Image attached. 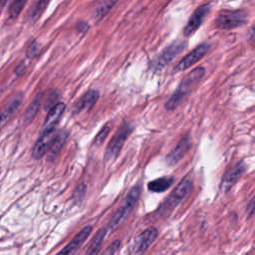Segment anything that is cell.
I'll list each match as a JSON object with an SVG mask.
<instances>
[{
    "instance_id": "obj_22",
    "label": "cell",
    "mask_w": 255,
    "mask_h": 255,
    "mask_svg": "<svg viewBox=\"0 0 255 255\" xmlns=\"http://www.w3.org/2000/svg\"><path fill=\"white\" fill-rule=\"evenodd\" d=\"M41 95H38L34 101L30 104V106L28 107V109L26 110L25 114H24V120L26 123H30L34 117L36 116V114L38 113L39 111V108H40V105H41Z\"/></svg>"
},
{
    "instance_id": "obj_27",
    "label": "cell",
    "mask_w": 255,
    "mask_h": 255,
    "mask_svg": "<svg viewBox=\"0 0 255 255\" xmlns=\"http://www.w3.org/2000/svg\"><path fill=\"white\" fill-rule=\"evenodd\" d=\"M38 51H39V46L37 45V43H32L31 45H30V47L28 48V50H27V55H28V57H34L37 53H38Z\"/></svg>"
},
{
    "instance_id": "obj_15",
    "label": "cell",
    "mask_w": 255,
    "mask_h": 255,
    "mask_svg": "<svg viewBox=\"0 0 255 255\" xmlns=\"http://www.w3.org/2000/svg\"><path fill=\"white\" fill-rule=\"evenodd\" d=\"M190 147V140L188 136H184L181 140L176 144V146L166 155V162L170 165L178 162L183 155L187 152Z\"/></svg>"
},
{
    "instance_id": "obj_3",
    "label": "cell",
    "mask_w": 255,
    "mask_h": 255,
    "mask_svg": "<svg viewBox=\"0 0 255 255\" xmlns=\"http://www.w3.org/2000/svg\"><path fill=\"white\" fill-rule=\"evenodd\" d=\"M140 194V187L139 186H133L127 194L125 199L123 200L120 207L116 210L114 215L111 218V221L109 222L108 228L112 231L116 230L118 227H120L128 218L133 207L135 206V203L139 197Z\"/></svg>"
},
{
    "instance_id": "obj_18",
    "label": "cell",
    "mask_w": 255,
    "mask_h": 255,
    "mask_svg": "<svg viewBox=\"0 0 255 255\" xmlns=\"http://www.w3.org/2000/svg\"><path fill=\"white\" fill-rule=\"evenodd\" d=\"M67 135H68L67 132L64 131V130H62V131H60L59 133L56 134L50 148L48 149V151H49V156L48 157H49L50 160H54L56 158V156L60 152L62 146L64 145V143L67 139Z\"/></svg>"
},
{
    "instance_id": "obj_6",
    "label": "cell",
    "mask_w": 255,
    "mask_h": 255,
    "mask_svg": "<svg viewBox=\"0 0 255 255\" xmlns=\"http://www.w3.org/2000/svg\"><path fill=\"white\" fill-rule=\"evenodd\" d=\"M186 43L183 41H175L165 47L162 52L156 57L153 62V67L156 70H161L166 67L177 55H179L185 48Z\"/></svg>"
},
{
    "instance_id": "obj_12",
    "label": "cell",
    "mask_w": 255,
    "mask_h": 255,
    "mask_svg": "<svg viewBox=\"0 0 255 255\" xmlns=\"http://www.w3.org/2000/svg\"><path fill=\"white\" fill-rule=\"evenodd\" d=\"M23 100L22 94H17L4 106V108L0 111V129L7 124V122L12 118V116L16 113L18 108L21 106Z\"/></svg>"
},
{
    "instance_id": "obj_10",
    "label": "cell",
    "mask_w": 255,
    "mask_h": 255,
    "mask_svg": "<svg viewBox=\"0 0 255 255\" xmlns=\"http://www.w3.org/2000/svg\"><path fill=\"white\" fill-rule=\"evenodd\" d=\"M56 134L57 132L55 129L49 131H42L39 139L35 143L32 150V155L34 158H41L48 151Z\"/></svg>"
},
{
    "instance_id": "obj_21",
    "label": "cell",
    "mask_w": 255,
    "mask_h": 255,
    "mask_svg": "<svg viewBox=\"0 0 255 255\" xmlns=\"http://www.w3.org/2000/svg\"><path fill=\"white\" fill-rule=\"evenodd\" d=\"M50 0H36L34 5L32 6L30 12H29V19L31 22H35L39 19V17L42 15V13L45 11L46 7L48 6Z\"/></svg>"
},
{
    "instance_id": "obj_19",
    "label": "cell",
    "mask_w": 255,
    "mask_h": 255,
    "mask_svg": "<svg viewBox=\"0 0 255 255\" xmlns=\"http://www.w3.org/2000/svg\"><path fill=\"white\" fill-rule=\"evenodd\" d=\"M105 234H106V229L102 228L100 229L96 235L93 237L92 241L90 242V245L85 253V255H98L101 246H102V242L105 238Z\"/></svg>"
},
{
    "instance_id": "obj_7",
    "label": "cell",
    "mask_w": 255,
    "mask_h": 255,
    "mask_svg": "<svg viewBox=\"0 0 255 255\" xmlns=\"http://www.w3.org/2000/svg\"><path fill=\"white\" fill-rule=\"evenodd\" d=\"M209 51V45L206 43H202L198 45L196 48H194L190 53H188L185 57H183L177 65L174 67L175 72H181L185 71L188 68L192 67L194 64H196L199 60H201L205 54Z\"/></svg>"
},
{
    "instance_id": "obj_14",
    "label": "cell",
    "mask_w": 255,
    "mask_h": 255,
    "mask_svg": "<svg viewBox=\"0 0 255 255\" xmlns=\"http://www.w3.org/2000/svg\"><path fill=\"white\" fill-rule=\"evenodd\" d=\"M65 109H66V105L64 103H58V104L54 105L50 109V111L47 115L42 131H49V130L55 129V127L59 123Z\"/></svg>"
},
{
    "instance_id": "obj_20",
    "label": "cell",
    "mask_w": 255,
    "mask_h": 255,
    "mask_svg": "<svg viewBox=\"0 0 255 255\" xmlns=\"http://www.w3.org/2000/svg\"><path fill=\"white\" fill-rule=\"evenodd\" d=\"M172 177H160L156 178L148 183V189L153 192H162L165 191L168 187H170L173 183Z\"/></svg>"
},
{
    "instance_id": "obj_25",
    "label": "cell",
    "mask_w": 255,
    "mask_h": 255,
    "mask_svg": "<svg viewBox=\"0 0 255 255\" xmlns=\"http://www.w3.org/2000/svg\"><path fill=\"white\" fill-rule=\"evenodd\" d=\"M86 194V185L85 184H80L78 185V187L75 189L74 193H73V200H75V202H81L82 199L84 198Z\"/></svg>"
},
{
    "instance_id": "obj_9",
    "label": "cell",
    "mask_w": 255,
    "mask_h": 255,
    "mask_svg": "<svg viewBox=\"0 0 255 255\" xmlns=\"http://www.w3.org/2000/svg\"><path fill=\"white\" fill-rule=\"evenodd\" d=\"M92 233V226H85L57 255H74Z\"/></svg>"
},
{
    "instance_id": "obj_13",
    "label": "cell",
    "mask_w": 255,
    "mask_h": 255,
    "mask_svg": "<svg viewBox=\"0 0 255 255\" xmlns=\"http://www.w3.org/2000/svg\"><path fill=\"white\" fill-rule=\"evenodd\" d=\"M157 233H158L157 229L154 227H149L143 230L135 240V248H134L135 253L136 254L143 253L156 239Z\"/></svg>"
},
{
    "instance_id": "obj_26",
    "label": "cell",
    "mask_w": 255,
    "mask_h": 255,
    "mask_svg": "<svg viewBox=\"0 0 255 255\" xmlns=\"http://www.w3.org/2000/svg\"><path fill=\"white\" fill-rule=\"evenodd\" d=\"M120 247H121V242L119 240H116L111 245H109L107 247V249L104 251V253L102 255H116V253L119 251Z\"/></svg>"
},
{
    "instance_id": "obj_11",
    "label": "cell",
    "mask_w": 255,
    "mask_h": 255,
    "mask_svg": "<svg viewBox=\"0 0 255 255\" xmlns=\"http://www.w3.org/2000/svg\"><path fill=\"white\" fill-rule=\"evenodd\" d=\"M243 171H244V165L242 163H237L231 166L222 176L221 183H220L221 190L224 192L228 191L234 185V183H236V181L239 179Z\"/></svg>"
},
{
    "instance_id": "obj_8",
    "label": "cell",
    "mask_w": 255,
    "mask_h": 255,
    "mask_svg": "<svg viewBox=\"0 0 255 255\" xmlns=\"http://www.w3.org/2000/svg\"><path fill=\"white\" fill-rule=\"evenodd\" d=\"M209 5H202L192 13L189 20L186 23V26L183 29L184 36H190L200 27V25L204 21L205 16L209 12Z\"/></svg>"
},
{
    "instance_id": "obj_17",
    "label": "cell",
    "mask_w": 255,
    "mask_h": 255,
    "mask_svg": "<svg viewBox=\"0 0 255 255\" xmlns=\"http://www.w3.org/2000/svg\"><path fill=\"white\" fill-rule=\"evenodd\" d=\"M118 1L119 0H101L95 7V10L93 13V17L95 21L98 22L102 20L110 12V10L116 5Z\"/></svg>"
},
{
    "instance_id": "obj_1",
    "label": "cell",
    "mask_w": 255,
    "mask_h": 255,
    "mask_svg": "<svg viewBox=\"0 0 255 255\" xmlns=\"http://www.w3.org/2000/svg\"><path fill=\"white\" fill-rule=\"evenodd\" d=\"M204 68L198 67L193 69L190 73H188L179 84L177 90L172 94L169 100L165 104L166 110H174L177 108L183 99L191 92V89L201 80L204 75Z\"/></svg>"
},
{
    "instance_id": "obj_4",
    "label": "cell",
    "mask_w": 255,
    "mask_h": 255,
    "mask_svg": "<svg viewBox=\"0 0 255 255\" xmlns=\"http://www.w3.org/2000/svg\"><path fill=\"white\" fill-rule=\"evenodd\" d=\"M247 14L242 10L223 11L214 21L216 28L221 30H230L243 25L246 22Z\"/></svg>"
},
{
    "instance_id": "obj_5",
    "label": "cell",
    "mask_w": 255,
    "mask_h": 255,
    "mask_svg": "<svg viewBox=\"0 0 255 255\" xmlns=\"http://www.w3.org/2000/svg\"><path fill=\"white\" fill-rule=\"evenodd\" d=\"M131 132V128L128 124H124L118 131L114 134L112 137V140L110 141L107 150H106V157L109 160H114L118 157L125 141L128 137V135Z\"/></svg>"
},
{
    "instance_id": "obj_23",
    "label": "cell",
    "mask_w": 255,
    "mask_h": 255,
    "mask_svg": "<svg viewBox=\"0 0 255 255\" xmlns=\"http://www.w3.org/2000/svg\"><path fill=\"white\" fill-rule=\"evenodd\" d=\"M27 0H12V2L9 5L8 8V14L9 17L12 19H15L18 17V15L23 10Z\"/></svg>"
},
{
    "instance_id": "obj_24",
    "label": "cell",
    "mask_w": 255,
    "mask_h": 255,
    "mask_svg": "<svg viewBox=\"0 0 255 255\" xmlns=\"http://www.w3.org/2000/svg\"><path fill=\"white\" fill-rule=\"evenodd\" d=\"M110 129H111V128H110L109 125L105 126V127L98 132V134L95 136L94 142H93L94 145H97V146L101 145V144L105 141V139L107 138V136H108V134H109V132H110Z\"/></svg>"
},
{
    "instance_id": "obj_2",
    "label": "cell",
    "mask_w": 255,
    "mask_h": 255,
    "mask_svg": "<svg viewBox=\"0 0 255 255\" xmlns=\"http://www.w3.org/2000/svg\"><path fill=\"white\" fill-rule=\"evenodd\" d=\"M192 189V181L189 177H185L182 179L177 186L170 192L167 198L161 203V205L156 209L155 215L157 217L166 215L169 213L174 207H176L179 203H181L187 195L190 193Z\"/></svg>"
},
{
    "instance_id": "obj_16",
    "label": "cell",
    "mask_w": 255,
    "mask_h": 255,
    "mask_svg": "<svg viewBox=\"0 0 255 255\" xmlns=\"http://www.w3.org/2000/svg\"><path fill=\"white\" fill-rule=\"evenodd\" d=\"M99 99V92L96 90H91L89 92H87L79 101L78 103L75 105L73 113L74 115L82 113L84 111H89L91 108H93V106L97 103Z\"/></svg>"
}]
</instances>
